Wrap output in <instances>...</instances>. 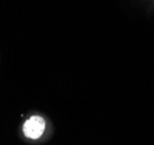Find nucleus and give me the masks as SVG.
<instances>
[{
  "label": "nucleus",
  "mask_w": 154,
  "mask_h": 145,
  "mask_svg": "<svg viewBox=\"0 0 154 145\" xmlns=\"http://www.w3.org/2000/svg\"><path fill=\"white\" fill-rule=\"evenodd\" d=\"M46 129L45 120L39 116V115H33L30 119L24 122L23 125V134L24 136L30 139H39Z\"/></svg>",
  "instance_id": "f257e3e1"
}]
</instances>
